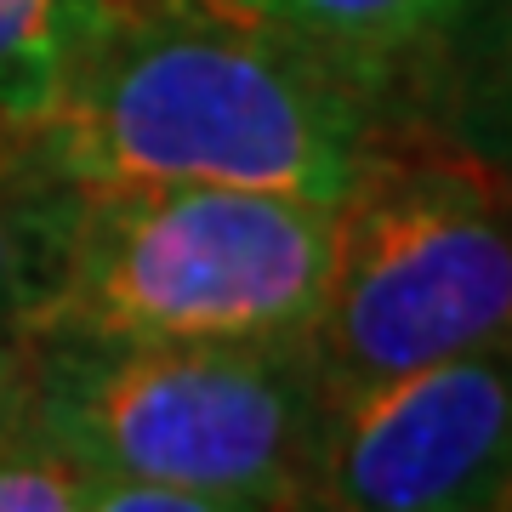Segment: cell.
Segmentation results:
<instances>
[{"mask_svg":"<svg viewBox=\"0 0 512 512\" xmlns=\"http://www.w3.org/2000/svg\"><path fill=\"white\" fill-rule=\"evenodd\" d=\"M330 376L313 342H40L18 416L86 478L308 512Z\"/></svg>","mask_w":512,"mask_h":512,"instance_id":"obj_2","label":"cell"},{"mask_svg":"<svg viewBox=\"0 0 512 512\" xmlns=\"http://www.w3.org/2000/svg\"><path fill=\"white\" fill-rule=\"evenodd\" d=\"M507 348L330 387L308 512H507Z\"/></svg>","mask_w":512,"mask_h":512,"instance_id":"obj_5","label":"cell"},{"mask_svg":"<svg viewBox=\"0 0 512 512\" xmlns=\"http://www.w3.org/2000/svg\"><path fill=\"white\" fill-rule=\"evenodd\" d=\"M86 473L12 410L0 421V512H80Z\"/></svg>","mask_w":512,"mask_h":512,"instance_id":"obj_9","label":"cell"},{"mask_svg":"<svg viewBox=\"0 0 512 512\" xmlns=\"http://www.w3.org/2000/svg\"><path fill=\"white\" fill-rule=\"evenodd\" d=\"M336 205L74 188L40 342H313Z\"/></svg>","mask_w":512,"mask_h":512,"instance_id":"obj_3","label":"cell"},{"mask_svg":"<svg viewBox=\"0 0 512 512\" xmlns=\"http://www.w3.org/2000/svg\"><path fill=\"white\" fill-rule=\"evenodd\" d=\"M80 512H268L222 495H194V490H160V484H126V478H86Z\"/></svg>","mask_w":512,"mask_h":512,"instance_id":"obj_10","label":"cell"},{"mask_svg":"<svg viewBox=\"0 0 512 512\" xmlns=\"http://www.w3.org/2000/svg\"><path fill=\"white\" fill-rule=\"evenodd\" d=\"M507 188L461 148H393L336 205L313 348L330 387L507 348Z\"/></svg>","mask_w":512,"mask_h":512,"instance_id":"obj_4","label":"cell"},{"mask_svg":"<svg viewBox=\"0 0 512 512\" xmlns=\"http://www.w3.org/2000/svg\"><path fill=\"white\" fill-rule=\"evenodd\" d=\"M103 12L109 0H0V126H23L46 109Z\"/></svg>","mask_w":512,"mask_h":512,"instance_id":"obj_8","label":"cell"},{"mask_svg":"<svg viewBox=\"0 0 512 512\" xmlns=\"http://www.w3.org/2000/svg\"><path fill=\"white\" fill-rule=\"evenodd\" d=\"M74 183L29 154L18 126L0 137V421L18 410L29 359L40 348L57 251L69 228Z\"/></svg>","mask_w":512,"mask_h":512,"instance_id":"obj_6","label":"cell"},{"mask_svg":"<svg viewBox=\"0 0 512 512\" xmlns=\"http://www.w3.org/2000/svg\"><path fill=\"white\" fill-rule=\"evenodd\" d=\"M393 80L239 0H109L18 137L74 188H251L342 205L393 154Z\"/></svg>","mask_w":512,"mask_h":512,"instance_id":"obj_1","label":"cell"},{"mask_svg":"<svg viewBox=\"0 0 512 512\" xmlns=\"http://www.w3.org/2000/svg\"><path fill=\"white\" fill-rule=\"evenodd\" d=\"M6 131H12V126H0V137H6Z\"/></svg>","mask_w":512,"mask_h":512,"instance_id":"obj_11","label":"cell"},{"mask_svg":"<svg viewBox=\"0 0 512 512\" xmlns=\"http://www.w3.org/2000/svg\"><path fill=\"white\" fill-rule=\"evenodd\" d=\"M239 6L393 86L410 57L444 46L478 12V0H239Z\"/></svg>","mask_w":512,"mask_h":512,"instance_id":"obj_7","label":"cell"}]
</instances>
